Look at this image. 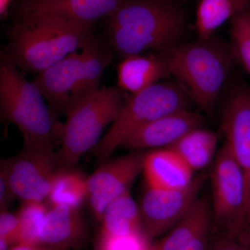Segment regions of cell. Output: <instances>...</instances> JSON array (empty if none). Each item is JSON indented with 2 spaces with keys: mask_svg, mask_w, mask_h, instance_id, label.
<instances>
[{
  "mask_svg": "<svg viewBox=\"0 0 250 250\" xmlns=\"http://www.w3.org/2000/svg\"><path fill=\"white\" fill-rule=\"evenodd\" d=\"M207 179L202 173L187 187L174 190L147 187L139 206L143 234L152 241L180 223L200 198Z\"/></svg>",
  "mask_w": 250,
  "mask_h": 250,
  "instance_id": "30bf717a",
  "label": "cell"
},
{
  "mask_svg": "<svg viewBox=\"0 0 250 250\" xmlns=\"http://www.w3.org/2000/svg\"><path fill=\"white\" fill-rule=\"evenodd\" d=\"M218 139L208 130L196 128L168 147L177 153L193 171L207 167L216 156Z\"/></svg>",
  "mask_w": 250,
  "mask_h": 250,
  "instance_id": "ffe728a7",
  "label": "cell"
},
{
  "mask_svg": "<svg viewBox=\"0 0 250 250\" xmlns=\"http://www.w3.org/2000/svg\"><path fill=\"white\" fill-rule=\"evenodd\" d=\"M16 198L6 175L0 170V210H8V207Z\"/></svg>",
  "mask_w": 250,
  "mask_h": 250,
  "instance_id": "83f0119b",
  "label": "cell"
},
{
  "mask_svg": "<svg viewBox=\"0 0 250 250\" xmlns=\"http://www.w3.org/2000/svg\"><path fill=\"white\" fill-rule=\"evenodd\" d=\"M212 208L209 200L200 197L188 214L171 229L170 233L153 246V250H179L213 225Z\"/></svg>",
  "mask_w": 250,
  "mask_h": 250,
  "instance_id": "ac0fdd59",
  "label": "cell"
},
{
  "mask_svg": "<svg viewBox=\"0 0 250 250\" xmlns=\"http://www.w3.org/2000/svg\"><path fill=\"white\" fill-rule=\"evenodd\" d=\"M170 77L165 64L154 53L135 54L123 58L118 66V88L135 95Z\"/></svg>",
  "mask_w": 250,
  "mask_h": 250,
  "instance_id": "e0dca14e",
  "label": "cell"
},
{
  "mask_svg": "<svg viewBox=\"0 0 250 250\" xmlns=\"http://www.w3.org/2000/svg\"><path fill=\"white\" fill-rule=\"evenodd\" d=\"M248 246L249 240L246 235L238 237L220 233L211 240L208 250H248Z\"/></svg>",
  "mask_w": 250,
  "mask_h": 250,
  "instance_id": "4316f807",
  "label": "cell"
},
{
  "mask_svg": "<svg viewBox=\"0 0 250 250\" xmlns=\"http://www.w3.org/2000/svg\"><path fill=\"white\" fill-rule=\"evenodd\" d=\"M12 0H0V16L4 18L7 16L8 11Z\"/></svg>",
  "mask_w": 250,
  "mask_h": 250,
  "instance_id": "4dcf8cb0",
  "label": "cell"
},
{
  "mask_svg": "<svg viewBox=\"0 0 250 250\" xmlns=\"http://www.w3.org/2000/svg\"><path fill=\"white\" fill-rule=\"evenodd\" d=\"M127 98L121 88L104 86L67 113L57 150L60 170L75 168L81 157L95 147L104 129L116 121Z\"/></svg>",
  "mask_w": 250,
  "mask_h": 250,
  "instance_id": "8992f818",
  "label": "cell"
},
{
  "mask_svg": "<svg viewBox=\"0 0 250 250\" xmlns=\"http://www.w3.org/2000/svg\"><path fill=\"white\" fill-rule=\"evenodd\" d=\"M88 197L87 178L75 169L59 170L54 177L48 197L51 206L80 207Z\"/></svg>",
  "mask_w": 250,
  "mask_h": 250,
  "instance_id": "7402d4cb",
  "label": "cell"
},
{
  "mask_svg": "<svg viewBox=\"0 0 250 250\" xmlns=\"http://www.w3.org/2000/svg\"><path fill=\"white\" fill-rule=\"evenodd\" d=\"M93 27L43 16H16L5 50L19 68L39 74L82 48Z\"/></svg>",
  "mask_w": 250,
  "mask_h": 250,
  "instance_id": "5b68a950",
  "label": "cell"
},
{
  "mask_svg": "<svg viewBox=\"0 0 250 250\" xmlns=\"http://www.w3.org/2000/svg\"><path fill=\"white\" fill-rule=\"evenodd\" d=\"M250 6V0H199L196 28L199 39H208L220 26Z\"/></svg>",
  "mask_w": 250,
  "mask_h": 250,
  "instance_id": "44dd1931",
  "label": "cell"
},
{
  "mask_svg": "<svg viewBox=\"0 0 250 250\" xmlns=\"http://www.w3.org/2000/svg\"><path fill=\"white\" fill-rule=\"evenodd\" d=\"M102 237L125 236L143 232L141 212L129 192L112 201L102 219Z\"/></svg>",
  "mask_w": 250,
  "mask_h": 250,
  "instance_id": "d6986e66",
  "label": "cell"
},
{
  "mask_svg": "<svg viewBox=\"0 0 250 250\" xmlns=\"http://www.w3.org/2000/svg\"><path fill=\"white\" fill-rule=\"evenodd\" d=\"M200 115L188 108L179 110L154 120L135 131L122 143L125 149L168 147L188 132L201 127Z\"/></svg>",
  "mask_w": 250,
  "mask_h": 250,
  "instance_id": "5bb4252c",
  "label": "cell"
},
{
  "mask_svg": "<svg viewBox=\"0 0 250 250\" xmlns=\"http://www.w3.org/2000/svg\"><path fill=\"white\" fill-rule=\"evenodd\" d=\"M18 238L19 220L17 213L2 210L0 213V250H9L11 246L18 245Z\"/></svg>",
  "mask_w": 250,
  "mask_h": 250,
  "instance_id": "484cf974",
  "label": "cell"
},
{
  "mask_svg": "<svg viewBox=\"0 0 250 250\" xmlns=\"http://www.w3.org/2000/svg\"><path fill=\"white\" fill-rule=\"evenodd\" d=\"M49 207L44 202L23 203L17 213L19 220L18 245L40 244L39 239V228Z\"/></svg>",
  "mask_w": 250,
  "mask_h": 250,
  "instance_id": "cb8c5ba5",
  "label": "cell"
},
{
  "mask_svg": "<svg viewBox=\"0 0 250 250\" xmlns=\"http://www.w3.org/2000/svg\"><path fill=\"white\" fill-rule=\"evenodd\" d=\"M125 0H22L16 16H43L94 27L106 19Z\"/></svg>",
  "mask_w": 250,
  "mask_h": 250,
  "instance_id": "4fadbf2b",
  "label": "cell"
},
{
  "mask_svg": "<svg viewBox=\"0 0 250 250\" xmlns=\"http://www.w3.org/2000/svg\"><path fill=\"white\" fill-rule=\"evenodd\" d=\"M75 52L38 74L33 82L57 115L67 113L99 90L114 51L107 39L93 34Z\"/></svg>",
  "mask_w": 250,
  "mask_h": 250,
  "instance_id": "277c9868",
  "label": "cell"
},
{
  "mask_svg": "<svg viewBox=\"0 0 250 250\" xmlns=\"http://www.w3.org/2000/svg\"><path fill=\"white\" fill-rule=\"evenodd\" d=\"M231 21L230 45L236 60L250 77V6L240 11Z\"/></svg>",
  "mask_w": 250,
  "mask_h": 250,
  "instance_id": "603a6c76",
  "label": "cell"
},
{
  "mask_svg": "<svg viewBox=\"0 0 250 250\" xmlns=\"http://www.w3.org/2000/svg\"><path fill=\"white\" fill-rule=\"evenodd\" d=\"M222 126L226 143L241 167L246 183L248 229H250V90L237 85L229 95Z\"/></svg>",
  "mask_w": 250,
  "mask_h": 250,
  "instance_id": "7c38bea8",
  "label": "cell"
},
{
  "mask_svg": "<svg viewBox=\"0 0 250 250\" xmlns=\"http://www.w3.org/2000/svg\"><path fill=\"white\" fill-rule=\"evenodd\" d=\"M164 1H168V2L173 3V4H176L178 0H164Z\"/></svg>",
  "mask_w": 250,
  "mask_h": 250,
  "instance_id": "1f68e13d",
  "label": "cell"
},
{
  "mask_svg": "<svg viewBox=\"0 0 250 250\" xmlns=\"http://www.w3.org/2000/svg\"><path fill=\"white\" fill-rule=\"evenodd\" d=\"M42 92L18 70L6 50L0 53V113L1 121L21 131L23 146L56 149L59 147L63 123L45 103Z\"/></svg>",
  "mask_w": 250,
  "mask_h": 250,
  "instance_id": "7a4b0ae2",
  "label": "cell"
},
{
  "mask_svg": "<svg viewBox=\"0 0 250 250\" xmlns=\"http://www.w3.org/2000/svg\"><path fill=\"white\" fill-rule=\"evenodd\" d=\"M9 250H67L63 249H59V248H52V247L44 246L42 244L34 245H25L18 244L16 245Z\"/></svg>",
  "mask_w": 250,
  "mask_h": 250,
  "instance_id": "f546056e",
  "label": "cell"
},
{
  "mask_svg": "<svg viewBox=\"0 0 250 250\" xmlns=\"http://www.w3.org/2000/svg\"><path fill=\"white\" fill-rule=\"evenodd\" d=\"M155 53L190 100L207 112L214 107L236 61L231 45L213 36Z\"/></svg>",
  "mask_w": 250,
  "mask_h": 250,
  "instance_id": "3957f363",
  "label": "cell"
},
{
  "mask_svg": "<svg viewBox=\"0 0 250 250\" xmlns=\"http://www.w3.org/2000/svg\"><path fill=\"white\" fill-rule=\"evenodd\" d=\"M84 237L80 207L65 205L49 207L39 228L40 244L67 250L82 246Z\"/></svg>",
  "mask_w": 250,
  "mask_h": 250,
  "instance_id": "9a60e30c",
  "label": "cell"
},
{
  "mask_svg": "<svg viewBox=\"0 0 250 250\" xmlns=\"http://www.w3.org/2000/svg\"><path fill=\"white\" fill-rule=\"evenodd\" d=\"M187 27L183 9L164 0H125L104 24L106 39L123 58L177 45Z\"/></svg>",
  "mask_w": 250,
  "mask_h": 250,
  "instance_id": "6da1fadb",
  "label": "cell"
},
{
  "mask_svg": "<svg viewBox=\"0 0 250 250\" xmlns=\"http://www.w3.org/2000/svg\"><path fill=\"white\" fill-rule=\"evenodd\" d=\"M150 241L143 232L125 236L102 237L99 250H153Z\"/></svg>",
  "mask_w": 250,
  "mask_h": 250,
  "instance_id": "d4e9b609",
  "label": "cell"
},
{
  "mask_svg": "<svg viewBox=\"0 0 250 250\" xmlns=\"http://www.w3.org/2000/svg\"><path fill=\"white\" fill-rule=\"evenodd\" d=\"M210 179L213 224L220 233L241 236L248 230L246 183L243 171L226 143L217 153Z\"/></svg>",
  "mask_w": 250,
  "mask_h": 250,
  "instance_id": "ba28073f",
  "label": "cell"
},
{
  "mask_svg": "<svg viewBox=\"0 0 250 250\" xmlns=\"http://www.w3.org/2000/svg\"><path fill=\"white\" fill-rule=\"evenodd\" d=\"M15 197L24 202H44L48 199L59 172L56 149L23 146L16 155L1 161Z\"/></svg>",
  "mask_w": 250,
  "mask_h": 250,
  "instance_id": "9c48e42d",
  "label": "cell"
},
{
  "mask_svg": "<svg viewBox=\"0 0 250 250\" xmlns=\"http://www.w3.org/2000/svg\"><path fill=\"white\" fill-rule=\"evenodd\" d=\"M190 100L177 83L167 82L128 97L116 121L93 149L97 160L101 164L108 160L135 131L161 116L187 108Z\"/></svg>",
  "mask_w": 250,
  "mask_h": 250,
  "instance_id": "52a82bcc",
  "label": "cell"
},
{
  "mask_svg": "<svg viewBox=\"0 0 250 250\" xmlns=\"http://www.w3.org/2000/svg\"><path fill=\"white\" fill-rule=\"evenodd\" d=\"M211 229L206 231L189 242L179 250H208L211 242Z\"/></svg>",
  "mask_w": 250,
  "mask_h": 250,
  "instance_id": "f1b7e54d",
  "label": "cell"
},
{
  "mask_svg": "<svg viewBox=\"0 0 250 250\" xmlns=\"http://www.w3.org/2000/svg\"><path fill=\"white\" fill-rule=\"evenodd\" d=\"M143 171L147 187L156 188H184L194 179V171L169 147L146 153Z\"/></svg>",
  "mask_w": 250,
  "mask_h": 250,
  "instance_id": "2e32d148",
  "label": "cell"
},
{
  "mask_svg": "<svg viewBox=\"0 0 250 250\" xmlns=\"http://www.w3.org/2000/svg\"><path fill=\"white\" fill-rule=\"evenodd\" d=\"M145 156L146 153L135 151L108 159L87 178V200L94 216L99 221L112 201L129 192L131 184L143 170Z\"/></svg>",
  "mask_w": 250,
  "mask_h": 250,
  "instance_id": "8fae6325",
  "label": "cell"
}]
</instances>
